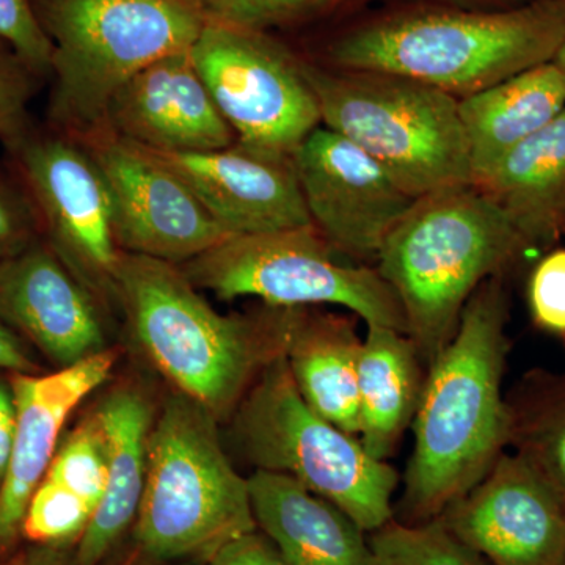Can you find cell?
Here are the masks:
<instances>
[{"label":"cell","mask_w":565,"mask_h":565,"mask_svg":"<svg viewBox=\"0 0 565 565\" xmlns=\"http://www.w3.org/2000/svg\"><path fill=\"white\" fill-rule=\"evenodd\" d=\"M508 322L503 278H490L465 305L455 337L427 366L412 424L401 523L437 519L508 451Z\"/></svg>","instance_id":"6da1fadb"},{"label":"cell","mask_w":565,"mask_h":565,"mask_svg":"<svg viewBox=\"0 0 565 565\" xmlns=\"http://www.w3.org/2000/svg\"><path fill=\"white\" fill-rule=\"evenodd\" d=\"M565 6L531 0L505 10L408 3L338 32L323 47L327 68L388 74L456 98L555 61Z\"/></svg>","instance_id":"7a4b0ae2"},{"label":"cell","mask_w":565,"mask_h":565,"mask_svg":"<svg viewBox=\"0 0 565 565\" xmlns=\"http://www.w3.org/2000/svg\"><path fill=\"white\" fill-rule=\"evenodd\" d=\"M115 297L152 363L217 419L285 353L289 308L223 316L177 264L122 252Z\"/></svg>","instance_id":"3957f363"},{"label":"cell","mask_w":565,"mask_h":565,"mask_svg":"<svg viewBox=\"0 0 565 565\" xmlns=\"http://www.w3.org/2000/svg\"><path fill=\"white\" fill-rule=\"evenodd\" d=\"M533 250L475 185L416 199L386 237L375 269L403 305L407 337L426 367L455 337L470 297Z\"/></svg>","instance_id":"277c9868"},{"label":"cell","mask_w":565,"mask_h":565,"mask_svg":"<svg viewBox=\"0 0 565 565\" xmlns=\"http://www.w3.org/2000/svg\"><path fill=\"white\" fill-rule=\"evenodd\" d=\"M52 44V128L106 126L114 96L141 70L191 50L206 21L191 0H32Z\"/></svg>","instance_id":"5b68a950"},{"label":"cell","mask_w":565,"mask_h":565,"mask_svg":"<svg viewBox=\"0 0 565 565\" xmlns=\"http://www.w3.org/2000/svg\"><path fill=\"white\" fill-rule=\"evenodd\" d=\"M258 530L248 479L223 449L217 418L182 393L163 404L147 445L136 541L159 561H204Z\"/></svg>","instance_id":"8992f818"},{"label":"cell","mask_w":565,"mask_h":565,"mask_svg":"<svg viewBox=\"0 0 565 565\" xmlns=\"http://www.w3.org/2000/svg\"><path fill=\"white\" fill-rule=\"evenodd\" d=\"M322 126L370 154L414 199L473 185L459 98L388 74L305 58Z\"/></svg>","instance_id":"52a82bcc"},{"label":"cell","mask_w":565,"mask_h":565,"mask_svg":"<svg viewBox=\"0 0 565 565\" xmlns=\"http://www.w3.org/2000/svg\"><path fill=\"white\" fill-rule=\"evenodd\" d=\"M234 415V440L255 470L289 476L364 533L392 522L399 475L305 403L285 356L264 367Z\"/></svg>","instance_id":"ba28073f"},{"label":"cell","mask_w":565,"mask_h":565,"mask_svg":"<svg viewBox=\"0 0 565 565\" xmlns=\"http://www.w3.org/2000/svg\"><path fill=\"white\" fill-rule=\"evenodd\" d=\"M340 258L311 223L228 237L180 267L196 288L222 300L253 297L275 308L334 305L366 327L407 334L403 305L375 266Z\"/></svg>","instance_id":"9c48e42d"},{"label":"cell","mask_w":565,"mask_h":565,"mask_svg":"<svg viewBox=\"0 0 565 565\" xmlns=\"http://www.w3.org/2000/svg\"><path fill=\"white\" fill-rule=\"evenodd\" d=\"M191 54L237 143L292 156L322 125L305 58L273 33L206 24Z\"/></svg>","instance_id":"30bf717a"},{"label":"cell","mask_w":565,"mask_h":565,"mask_svg":"<svg viewBox=\"0 0 565 565\" xmlns=\"http://www.w3.org/2000/svg\"><path fill=\"white\" fill-rule=\"evenodd\" d=\"M10 167L39 212L43 239L88 289L115 296L122 255L109 192L79 140L61 129H28L7 147Z\"/></svg>","instance_id":"8fae6325"},{"label":"cell","mask_w":565,"mask_h":565,"mask_svg":"<svg viewBox=\"0 0 565 565\" xmlns=\"http://www.w3.org/2000/svg\"><path fill=\"white\" fill-rule=\"evenodd\" d=\"M74 139L90 152L106 182L121 252L181 266L232 237L147 148L107 126Z\"/></svg>","instance_id":"7c38bea8"},{"label":"cell","mask_w":565,"mask_h":565,"mask_svg":"<svg viewBox=\"0 0 565 565\" xmlns=\"http://www.w3.org/2000/svg\"><path fill=\"white\" fill-rule=\"evenodd\" d=\"M315 228L338 255L373 262L414 196L359 147L319 126L292 154Z\"/></svg>","instance_id":"4fadbf2b"},{"label":"cell","mask_w":565,"mask_h":565,"mask_svg":"<svg viewBox=\"0 0 565 565\" xmlns=\"http://www.w3.org/2000/svg\"><path fill=\"white\" fill-rule=\"evenodd\" d=\"M492 565H559L565 559V500L515 452L437 516Z\"/></svg>","instance_id":"5bb4252c"},{"label":"cell","mask_w":565,"mask_h":565,"mask_svg":"<svg viewBox=\"0 0 565 565\" xmlns=\"http://www.w3.org/2000/svg\"><path fill=\"white\" fill-rule=\"evenodd\" d=\"M148 151L184 181L228 236L311 225L292 156L253 150L237 141L212 151Z\"/></svg>","instance_id":"9a60e30c"},{"label":"cell","mask_w":565,"mask_h":565,"mask_svg":"<svg viewBox=\"0 0 565 565\" xmlns=\"http://www.w3.org/2000/svg\"><path fill=\"white\" fill-rule=\"evenodd\" d=\"M0 319L62 367L104 351L93 292L43 237L0 262Z\"/></svg>","instance_id":"2e32d148"},{"label":"cell","mask_w":565,"mask_h":565,"mask_svg":"<svg viewBox=\"0 0 565 565\" xmlns=\"http://www.w3.org/2000/svg\"><path fill=\"white\" fill-rule=\"evenodd\" d=\"M106 126L154 151L202 152L236 143L191 50L159 58L122 85L111 99Z\"/></svg>","instance_id":"e0dca14e"},{"label":"cell","mask_w":565,"mask_h":565,"mask_svg":"<svg viewBox=\"0 0 565 565\" xmlns=\"http://www.w3.org/2000/svg\"><path fill=\"white\" fill-rule=\"evenodd\" d=\"M114 364V353L103 351L57 373L13 379L17 427L9 471L0 487V555L22 534L25 511L54 459L63 424L109 379Z\"/></svg>","instance_id":"ac0fdd59"},{"label":"cell","mask_w":565,"mask_h":565,"mask_svg":"<svg viewBox=\"0 0 565 565\" xmlns=\"http://www.w3.org/2000/svg\"><path fill=\"white\" fill-rule=\"evenodd\" d=\"M248 479L253 515L286 565H375L364 531L285 475L255 470Z\"/></svg>","instance_id":"d6986e66"},{"label":"cell","mask_w":565,"mask_h":565,"mask_svg":"<svg viewBox=\"0 0 565 565\" xmlns=\"http://www.w3.org/2000/svg\"><path fill=\"white\" fill-rule=\"evenodd\" d=\"M565 107V71L541 63L459 99L473 185Z\"/></svg>","instance_id":"ffe728a7"},{"label":"cell","mask_w":565,"mask_h":565,"mask_svg":"<svg viewBox=\"0 0 565 565\" xmlns=\"http://www.w3.org/2000/svg\"><path fill=\"white\" fill-rule=\"evenodd\" d=\"M363 338L352 316L289 308L285 356L305 403L359 437V356Z\"/></svg>","instance_id":"44dd1931"},{"label":"cell","mask_w":565,"mask_h":565,"mask_svg":"<svg viewBox=\"0 0 565 565\" xmlns=\"http://www.w3.org/2000/svg\"><path fill=\"white\" fill-rule=\"evenodd\" d=\"M109 444V481L90 525L74 552V565H99L136 522L147 473L151 408L143 394L118 388L96 408Z\"/></svg>","instance_id":"7402d4cb"},{"label":"cell","mask_w":565,"mask_h":565,"mask_svg":"<svg viewBox=\"0 0 565 565\" xmlns=\"http://www.w3.org/2000/svg\"><path fill=\"white\" fill-rule=\"evenodd\" d=\"M531 248H548L565 233V107L479 182Z\"/></svg>","instance_id":"603a6c76"},{"label":"cell","mask_w":565,"mask_h":565,"mask_svg":"<svg viewBox=\"0 0 565 565\" xmlns=\"http://www.w3.org/2000/svg\"><path fill=\"white\" fill-rule=\"evenodd\" d=\"M426 373L407 334L367 327L359 356V440L375 459L388 460L414 424Z\"/></svg>","instance_id":"cb8c5ba5"},{"label":"cell","mask_w":565,"mask_h":565,"mask_svg":"<svg viewBox=\"0 0 565 565\" xmlns=\"http://www.w3.org/2000/svg\"><path fill=\"white\" fill-rule=\"evenodd\" d=\"M508 449L565 500V371L533 367L505 393Z\"/></svg>","instance_id":"d4e9b609"},{"label":"cell","mask_w":565,"mask_h":565,"mask_svg":"<svg viewBox=\"0 0 565 565\" xmlns=\"http://www.w3.org/2000/svg\"><path fill=\"white\" fill-rule=\"evenodd\" d=\"M375 565H492L449 533L438 519L386 523L370 537Z\"/></svg>","instance_id":"484cf974"},{"label":"cell","mask_w":565,"mask_h":565,"mask_svg":"<svg viewBox=\"0 0 565 565\" xmlns=\"http://www.w3.org/2000/svg\"><path fill=\"white\" fill-rule=\"evenodd\" d=\"M44 478L98 509L109 481V444L96 412L65 438Z\"/></svg>","instance_id":"4316f807"},{"label":"cell","mask_w":565,"mask_h":565,"mask_svg":"<svg viewBox=\"0 0 565 565\" xmlns=\"http://www.w3.org/2000/svg\"><path fill=\"white\" fill-rule=\"evenodd\" d=\"M206 24L273 33L322 20L348 0H191Z\"/></svg>","instance_id":"83f0119b"},{"label":"cell","mask_w":565,"mask_h":565,"mask_svg":"<svg viewBox=\"0 0 565 565\" xmlns=\"http://www.w3.org/2000/svg\"><path fill=\"white\" fill-rule=\"evenodd\" d=\"M93 515L90 504L43 478L25 511L22 534L36 545L70 546L81 541Z\"/></svg>","instance_id":"f1b7e54d"},{"label":"cell","mask_w":565,"mask_h":565,"mask_svg":"<svg viewBox=\"0 0 565 565\" xmlns=\"http://www.w3.org/2000/svg\"><path fill=\"white\" fill-rule=\"evenodd\" d=\"M40 81L18 52L0 40V141L6 148L31 128L29 106Z\"/></svg>","instance_id":"f546056e"},{"label":"cell","mask_w":565,"mask_h":565,"mask_svg":"<svg viewBox=\"0 0 565 565\" xmlns=\"http://www.w3.org/2000/svg\"><path fill=\"white\" fill-rule=\"evenodd\" d=\"M527 307L539 330L565 341V248L545 253L531 270Z\"/></svg>","instance_id":"4dcf8cb0"},{"label":"cell","mask_w":565,"mask_h":565,"mask_svg":"<svg viewBox=\"0 0 565 565\" xmlns=\"http://www.w3.org/2000/svg\"><path fill=\"white\" fill-rule=\"evenodd\" d=\"M43 237L39 212L13 169H0V262Z\"/></svg>","instance_id":"1f68e13d"},{"label":"cell","mask_w":565,"mask_h":565,"mask_svg":"<svg viewBox=\"0 0 565 565\" xmlns=\"http://www.w3.org/2000/svg\"><path fill=\"white\" fill-rule=\"evenodd\" d=\"M0 40L41 79L51 77L52 44L36 20L32 0H0Z\"/></svg>","instance_id":"d6a6232c"},{"label":"cell","mask_w":565,"mask_h":565,"mask_svg":"<svg viewBox=\"0 0 565 565\" xmlns=\"http://www.w3.org/2000/svg\"><path fill=\"white\" fill-rule=\"evenodd\" d=\"M207 565H286L274 542L263 531L234 537L207 559Z\"/></svg>","instance_id":"836d02e7"},{"label":"cell","mask_w":565,"mask_h":565,"mask_svg":"<svg viewBox=\"0 0 565 565\" xmlns=\"http://www.w3.org/2000/svg\"><path fill=\"white\" fill-rule=\"evenodd\" d=\"M14 427H17V407H14L13 392L0 385V487L9 471Z\"/></svg>","instance_id":"e575fe53"},{"label":"cell","mask_w":565,"mask_h":565,"mask_svg":"<svg viewBox=\"0 0 565 565\" xmlns=\"http://www.w3.org/2000/svg\"><path fill=\"white\" fill-rule=\"evenodd\" d=\"M0 370L28 374L35 370L13 330L0 319Z\"/></svg>","instance_id":"d590c367"},{"label":"cell","mask_w":565,"mask_h":565,"mask_svg":"<svg viewBox=\"0 0 565 565\" xmlns=\"http://www.w3.org/2000/svg\"><path fill=\"white\" fill-rule=\"evenodd\" d=\"M3 565H74L70 546L36 545Z\"/></svg>","instance_id":"8d00e7d4"},{"label":"cell","mask_w":565,"mask_h":565,"mask_svg":"<svg viewBox=\"0 0 565 565\" xmlns=\"http://www.w3.org/2000/svg\"><path fill=\"white\" fill-rule=\"evenodd\" d=\"M444 2L465 7V9L505 10L525 6V3L531 2V0H444Z\"/></svg>","instance_id":"74e56055"},{"label":"cell","mask_w":565,"mask_h":565,"mask_svg":"<svg viewBox=\"0 0 565 565\" xmlns=\"http://www.w3.org/2000/svg\"><path fill=\"white\" fill-rule=\"evenodd\" d=\"M204 561H159L145 556L143 559L128 565H203Z\"/></svg>","instance_id":"f35d334b"},{"label":"cell","mask_w":565,"mask_h":565,"mask_svg":"<svg viewBox=\"0 0 565 565\" xmlns=\"http://www.w3.org/2000/svg\"><path fill=\"white\" fill-rule=\"evenodd\" d=\"M555 62L561 66V68L565 71V40L563 46H561L559 52H557Z\"/></svg>","instance_id":"ab89813d"},{"label":"cell","mask_w":565,"mask_h":565,"mask_svg":"<svg viewBox=\"0 0 565 565\" xmlns=\"http://www.w3.org/2000/svg\"><path fill=\"white\" fill-rule=\"evenodd\" d=\"M553 2H559L563 3V6H565V0H553Z\"/></svg>","instance_id":"60d3db41"},{"label":"cell","mask_w":565,"mask_h":565,"mask_svg":"<svg viewBox=\"0 0 565 565\" xmlns=\"http://www.w3.org/2000/svg\"><path fill=\"white\" fill-rule=\"evenodd\" d=\"M559 565H565V559L563 561V563H561Z\"/></svg>","instance_id":"b9f144b4"}]
</instances>
